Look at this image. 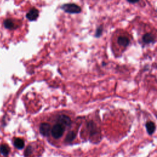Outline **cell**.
Returning a JSON list of instances; mask_svg holds the SVG:
<instances>
[{
    "mask_svg": "<svg viewBox=\"0 0 157 157\" xmlns=\"http://www.w3.org/2000/svg\"><path fill=\"white\" fill-rule=\"evenodd\" d=\"M61 9L66 12L69 13H78L81 12V8L75 4H64L61 6Z\"/></svg>",
    "mask_w": 157,
    "mask_h": 157,
    "instance_id": "obj_1",
    "label": "cell"
},
{
    "mask_svg": "<svg viewBox=\"0 0 157 157\" xmlns=\"http://www.w3.org/2000/svg\"><path fill=\"white\" fill-rule=\"evenodd\" d=\"M50 129H51V124L49 123H47V122L41 123L39 127V131L40 134L46 138H48L49 136Z\"/></svg>",
    "mask_w": 157,
    "mask_h": 157,
    "instance_id": "obj_2",
    "label": "cell"
},
{
    "mask_svg": "<svg viewBox=\"0 0 157 157\" xmlns=\"http://www.w3.org/2000/svg\"><path fill=\"white\" fill-rule=\"evenodd\" d=\"M56 121L64 125L68 128H70L72 125V121L71 118L64 114L58 115L56 118Z\"/></svg>",
    "mask_w": 157,
    "mask_h": 157,
    "instance_id": "obj_3",
    "label": "cell"
},
{
    "mask_svg": "<svg viewBox=\"0 0 157 157\" xmlns=\"http://www.w3.org/2000/svg\"><path fill=\"white\" fill-rule=\"evenodd\" d=\"M39 16V10L33 7L29 10V11L26 13V18L30 21H34L37 19Z\"/></svg>",
    "mask_w": 157,
    "mask_h": 157,
    "instance_id": "obj_4",
    "label": "cell"
},
{
    "mask_svg": "<svg viewBox=\"0 0 157 157\" xmlns=\"http://www.w3.org/2000/svg\"><path fill=\"white\" fill-rule=\"evenodd\" d=\"M142 41L145 44L153 43L155 42V37L151 33H145L142 36Z\"/></svg>",
    "mask_w": 157,
    "mask_h": 157,
    "instance_id": "obj_5",
    "label": "cell"
},
{
    "mask_svg": "<svg viewBox=\"0 0 157 157\" xmlns=\"http://www.w3.org/2000/svg\"><path fill=\"white\" fill-rule=\"evenodd\" d=\"M117 43L123 47H126L130 43V40L126 36H119L117 39Z\"/></svg>",
    "mask_w": 157,
    "mask_h": 157,
    "instance_id": "obj_6",
    "label": "cell"
},
{
    "mask_svg": "<svg viewBox=\"0 0 157 157\" xmlns=\"http://www.w3.org/2000/svg\"><path fill=\"white\" fill-rule=\"evenodd\" d=\"M10 151V148L8 145L2 144L0 145V154L2 157H7Z\"/></svg>",
    "mask_w": 157,
    "mask_h": 157,
    "instance_id": "obj_7",
    "label": "cell"
},
{
    "mask_svg": "<svg viewBox=\"0 0 157 157\" xmlns=\"http://www.w3.org/2000/svg\"><path fill=\"white\" fill-rule=\"evenodd\" d=\"M145 128H146L147 132L149 135H152L155 132L156 129L155 124L154 123V122L151 121H148L146 122Z\"/></svg>",
    "mask_w": 157,
    "mask_h": 157,
    "instance_id": "obj_8",
    "label": "cell"
},
{
    "mask_svg": "<svg viewBox=\"0 0 157 157\" xmlns=\"http://www.w3.org/2000/svg\"><path fill=\"white\" fill-rule=\"evenodd\" d=\"M13 145L14 146L20 150L22 149L25 147V141L23 139L20 138V137H16L13 139Z\"/></svg>",
    "mask_w": 157,
    "mask_h": 157,
    "instance_id": "obj_9",
    "label": "cell"
},
{
    "mask_svg": "<svg viewBox=\"0 0 157 157\" xmlns=\"http://www.w3.org/2000/svg\"><path fill=\"white\" fill-rule=\"evenodd\" d=\"M4 26H5L6 28L9 29H12L16 28L15 23L11 19H6L4 21Z\"/></svg>",
    "mask_w": 157,
    "mask_h": 157,
    "instance_id": "obj_10",
    "label": "cell"
},
{
    "mask_svg": "<svg viewBox=\"0 0 157 157\" xmlns=\"http://www.w3.org/2000/svg\"><path fill=\"white\" fill-rule=\"evenodd\" d=\"M102 31H103V28H102V26H99L96 29V33H95V37H100V36L102 35Z\"/></svg>",
    "mask_w": 157,
    "mask_h": 157,
    "instance_id": "obj_11",
    "label": "cell"
},
{
    "mask_svg": "<svg viewBox=\"0 0 157 157\" xmlns=\"http://www.w3.org/2000/svg\"><path fill=\"white\" fill-rule=\"evenodd\" d=\"M127 2L131 3V4H135V3H137L139 2L138 0H135V1H129V0H127Z\"/></svg>",
    "mask_w": 157,
    "mask_h": 157,
    "instance_id": "obj_12",
    "label": "cell"
},
{
    "mask_svg": "<svg viewBox=\"0 0 157 157\" xmlns=\"http://www.w3.org/2000/svg\"><path fill=\"white\" fill-rule=\"evenodd\" d=\"M156 12H157V8H156Z\"/></svg>",
    "mask_w": 157,
    "mask_h": 157,
    "instance_id": "obj_13",
    "label": "cell"
}]
</instances>
